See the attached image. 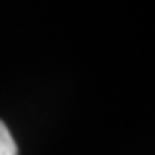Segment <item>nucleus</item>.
Returning <instances> with one entry per match:
<instances>
[{
  "label": "nucleus",
  "mask_w": 155,
  "mask_h": 155,
  "mask_svg": "<svg viewBox=\"0 0 155 155\" xmlns=\"http://www.w3.org/2000/svg\"><path fill=\"white\" fill-rule=\"evenodd\" d=\"M0 155H17V144L2 121H0Z\"/></svg>",
  "instance_id": "f257e3e1"
}]
</instances>
